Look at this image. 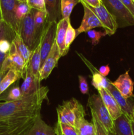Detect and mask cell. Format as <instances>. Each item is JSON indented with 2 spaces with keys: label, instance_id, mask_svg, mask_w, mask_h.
<instances>
[{
  "label": "cell",
  "instance_id": "cell-12",
  "mask_svg": "<svg viewBox=\"0 0 134 135\" xmlns=\"http://www.w3.org/2000/svg\"><path fill=\"white\" fill-rule=\"evenodd\" d=\"M80 3L82 4L84 7V15L81 25L78 28L76 29V36H78L81 33L87 32L89 30H93L95 28L101 27L103 28V26L101 21L96 16V15L91 10L89 6L84 1H81Z\"/></svg>",
  "mask_w": 134,
  "mask_h": 135
},
{
  "label": "cell",
  "instance_id": "cell-13",
  "mask_svg": "<svg viewBox=\"0 0 134 135\" xmlns=\"http://www.w3.org/2000/svg\"><path fill=\"white\" fill-rule=\"evenodd\" d=\"M61 55H60V50L56 42H55L49 54L41 67L40 71H39V79L41 82L43 80L47 79L53 70L57 65L58 61Z\"/></svg>",
  "mask_w": 134,
  "mask_h": 135
},
{
  "label": "cell",
  "instance_id": "cell-44",
  "mask_svg": "<svg viewBox=\"0 0 134 135\" xmlns=\"http://www.w3.org/2000/svg\"><path fill=\"white\" fill-rule=\"evenodd\" d=\"M1 13H0V23H1Z\"/></svg>",
  "mask_w": 134,
  "mask_h": 135
},
{
  "label": "cell",
  "instance_id": "cell-28",
  "mask_svg": "<svg viewBox=\"0 0 134 135\" xmlns=\"http://www.w3.org/2000/svg\"><path fill=\"white\" fill-rule=\"evenodd\" d=\"M110 83H111L110 80H109L107 78L100 75L98 71L92 73L91 84L98 91L102 88L106 89Z\"/></svg>",
  "mask_w": 134,
  "mask_h": 135
},
{
  "label": "cell",
  "instance_id": "cell-6",
  "mask_svg": "<svg viewBox=\"0 0 134 135\" xmlns=\"http://www.w3.org/2000/svg\"><path fill=\"white\" fill-rule=\"evenodd\" d=\"M36 118L37 117H32L1 120L0 135H22L34 123Z\"/></svg>",
  "mask_w": 134,
  "mask_h": 135
},
{
  "label": "cell",
  "instance_id": "cell-8",
  "mask_svg": "<svg viewBox=\"0 0 134 135\" xmlns=\"http://www.w3.org/2000/svg\"><path fill=\"white\" fill-rule=\"evenodd\" d=\"M56 25L57 22H47L42 31L40 38L41 67L44 63L55 42Z\"/></svg>",
  "mask_w": 134,
  "mask_h": 135
},
{
  "label": "cell",
  "instance_id": "cell-10",
  "mask_svg": "<svg viewBox=\"0 0 134 135\" xmlns=\"http://www.w3.org/2000/svg\"><path fill=\"white\" fill-rule=\"evenodd\" d=\"M89 7L101 21L106 35L112 36L115 34L117 28H118L116 20L114 16L106 9L102 3L97 7H91L90 6H89Z\"/></svg>",
  "mask_w": 134,
  "mask_h": 135
},
{
  "label": "cell",
  "instance_id": "cell-4",
  "mask_svg": "<svg viewBox=\"0 0 134 135\" xmlns=\"http://www.w3.org/2000/svg\"><path fill=\"white\" fill-rule=\"evenodd\" d=\"M35 10L31 9L30 13L20 21L19 35L24 43L32 51L35 48L40 40L38 38L34 25V14Z\"/></svg>",
  "mask_w": 134,
  "mask_h": 135
},
{
  "label": "cell",
  "instance_id": "cell-26",
  "mask_svg": "<svg viewBox=\"0 0 134 135\" xmlns=\"http://www.w3.org/2000/svg\"><path fill=\"white\" fill-rule=\"evenodd\" d=\"M47 22V13L46 11H36L34 14V25H35L38 38L40 40L41 35L45 25Z\"/></svg>",
  "mask_w": 134,
  "mask_h": 135
},
{
  "label": "cell",
  "instance_id": "cell-43",
  "mask_svg": "<svg viewBox=\"0 0 134 135\" xmlns=\"http://www.w3.org/2000/svg\"><path fill=\"white\" fill-rule=\"evenodd\" d=\"M18 1H20V2H26V1H27V0H18Z\"/></svg>",
  "mask_w": 134,
  "mask_h": 135
},
{
  "label": "cell",
  "instance_id": "cell-1",
  "mask_svg": "<svg viewBox=\"0 0 134 135\" xmlns=\"http://www.w3.org/2000/svg\"><path fill=\"white\" fill-rule=\"evenodd\" d=\"M49 88L42 86L38 90L16 101L0 103V121L22 117H38L42 104L47 99Z\"/></svg>",
  "mask_w": 134,
  "mask_h": 135
},
{
  "label": "cell",
  "instance_id": "cell-27",
  "mask_svg": "<svg viewBox=\"0 0 134 135\" xmlns=\"http://www.w3.org/2000/svg\"><path fill=\"white\" fill-rule=\"evenodd\" d=\"M80 3V0H61L60 13L62 18H70L74 7Z\"/></svg>",
  "mask_w": 134,
  "mask_h": 135
},
{
  "label": "cell",
  "instance_id": "cell-36",
  "mask_svg": "<svg viewBox=\"0 0 134 135\" xmlns=\"http://www.w3.org/2000/svg\"><path fill=\"white\" fill-rule=\"evenodd\" d=\"M79 84H80V92L83 94H87L89 92V85L85 76L79 75Z\"/></svg>",
  "mask_w": 134,
  "mask_h": 135
},
{
  "label": "cell",
  "instance_id": "cell-24",
  "mask_svg": "<svg viewBox=\"0 0 134 135\" xmlns=\"http://www.w3.org/2000/svg\"><path fill=\"white\" fill-rule=\"evenodd\" d=\"M74 127L78 135H95V127L93 122L90 123L85 118L80 119L75 123Z\"/></svg>",
  "mask_w": 134,
  "mask_h": 135
},
{
  "label": "cell",
  "instance_id": "cell-9",
  "mask_svg": "<svg viewBox=\"0 0 134 135\" xmlns=\"http://www.w3.org/2000/svg\"><path fill=\"white\" fill-rule=\"evenodd\" d=\"M26 67L27 65L25 61L17 52L15 46L12 43L11 48L3 63L1 72L4 75H6L9 70H14L19 73L22 79H24Z\"/></svg>",
  "mask_w": 134,
  "mask_h": 135
},
{
  "label": "cell",
  "instance_id": "cell-19",
  "mask_svg": "<svg viewBox=\"0 0 134 135\" xmlns=\"http://www.w3.org/2000/svg\"><path fill=\"white\" fill-rule=\"evenodd\" d=\"M70 22V18H62L57 22L56 25L55 42L60 50L61 57L64 56L67 54L66 51L64 40H65L66 32Z\"/></svg>",
  "mask_w": 134,
  "mask_h": 135
},
{
  "label": "cell",
  "instance_id": "cell-14",
  "mask_svg": "<svg viewBox=\"0 0 134 135\" xmlns=\"http://www.w3.org/2000/svg\"><path fill=\"white\" fill-rule=\"evenodd\" d=\"M111 83L125 98L129 99L133 96L134 83L129 75V71L120 75L115 81L111 82Z\"/></svg>",
  "mask_w": 134,
  "mask_h": 135
},
{
  "label": "cell",
  "instance_id": "cell-20",
  "mask_svg": "<svg viewBox=\"0 0 134 135\" xmlns=\"http://www.w3.org/2000/svg\"><path fill=\"white\" fill-rule=\"evenodd\" d=\"M113 135H133L131 120L123 113L114 120Z\"/></svg>",
  "mask_w": 134,
  "mask_h": 135
},
{
  "label": "cell",
  "instance_id": "cell-2",
  "mask_svg": "<svg viewBox=\"0 0 134 135\" xmlns=\"http://www.w3.org/2000/svg\"><path fill=\"white\" fill-rule=\"evenodd\" d=\"M57 122L74 127L75 123L80 119L85 118V112L81 103L74 98L63 102L56 108Z\"/></svg>",
  "mask_w": 134,
  "mask_h": 135
},
{
  "label": "cell",
  "instance_id": "cell-40",
  "mask_svg": "<svg viewBox=\"0 0 134 135\" xmlns=\"http://www.w3.org/2000/svg\"><path fill=\"white\" fill-rule=\"evenodd\" d=\"M54 129H55V133H56V135H63V134L60 133V130H59V127H58V126L56 125V126H55V128Z\"/></svg>",
  "mask_w": 134,
  "mask_h": 135
},
{
  "label": "cell",
  "instance_id": "cell-30",
  "mask_svg": "<svg viewBox=\"0 0 134 135\" xmlns=\"http://www.w3.org/2000/svg\"><path fill=\"white\" fill-rule=\"evenodd\" d=\"M76 37H77V36H76V29L72 27V26L71 25V22H70L68 28H67L66 32L65 40H64L66 51L67 54L69 51L70 45L72 44V42H74V40Z\"/></svg>",
  "mask_w": 134,
  "mask_h": 135
},
{
  "label": "cell",
  "instance_id": "cell-21",
  "mask_svg": "<svg viewBox=\"0 0 134 135\" xmlns=\"http://www.w3.org/2000/svg\"><path fill=\"white\" fill-rule=\"evenodd\" d=\"M60 2L61 0H45L47 13V22H58L62 19Z\"/></svg>",
  "mask_w": 134,
  "mask_h": 135
},
{
  "label": "cell",
  "instance_id": "cell-11",
  "mask_svg": "<svg viewBox=\"0 0 134 135\" xmlns=\"http://www.w3.org/2000/svg\"><path fill=\"white\" fill-rule=\"evenodd\" d=\"M16 34L2 21L0 23V71L3 63L10 51Z\"/></svg>",
  "mask_w": 134,
  "mask_h": 135
},
{
  "label": "cell",
  "instance_id": "cell-23",
  "mask_svg": "<svg viewBox=\"0 0 134 135\" xmlns=\"http://www.w3.org/2000/svg\"><path fill=\"white\" fill-rule=\"evenodd\" d=\"M12 43L15 46L17 52L22 57V59H24V61L26 63V65H28V64L29 63V61H30V57H31L32 53V51L30 50L28 47V46L24 43L23 40H22L21 37L20 36L19 34H17L14 36Z\"/></svg>",
  "mask_w": 134,
  "mask_h": 135
},
{
  "label": "cell",
  "instance_id": "cell-29",
  "mask_svg": "<svg viewBox=\"0 0 134 135\" xmlns=\"http://www.w3.org/2000/svg\"><path fill=\"white\" fill-rule=\"evenodd\" d=\"M31 8L28 5L27 3L26 2H20L17 5V8H16V18L18 22L20 23V21L30 13L31 11Z\"/></svg>",
  "mask_w": 134,
  "mask_h": 135
},
{
  "label": "cell",
  "instance_id": "cell-3",
  "mask_svg": "<svg viewBox=\"0 0 134 135\" xmlns=\"http://www.w3.org/2000/svg\"><path fill=\"white\" fill-rule=\"evenodd\" d=\"M87 107L90 109L91 115L98 119L108 133L111 135L114 134V120L108 112L99 94L89 96Z\"/></svg>",
  "mask_w": 134,
  "mask_h": 135
},
{
  "label": "cell",
  "instance_id": "cell-16",
  "mask_svg": "<svg viewBox=\"0 0 134 135\" xmlns=\"http://www.w3.org/2000/svg\"><path fill=\"white\" fill-rule=\"evenodd\" d=\"M98 92L113 120L116 119L123 114V112L118 104H117L116 101L114 100L113 96L107 89L102 88L99 90Z\"/></svg>",
  "mask_w": 134,
  "mask_h": 135
},
{
  "label": "cell",
  "instance_id": "cell-33",
  "mask_svg": "<svg viewBox=\"0 0 134 135\" xmlns=\"http://www.w3.org/2000/svg\"><path fill=\"white\" fill-rule=\"evenodd\" d=\"M56 125L63 135H78L74 127L71 126L68 124L60 123L59 122H57Z\"/></svg>",
  "mask_w": 134,
  "mask_h": 135
},
{
  "label": "cell",
  "instance_id": "cell-41",
  "mask_svg": "<svg viewBox=\"0 0 134 135\" xmlns=\"http://www.w3.org/2000/svg\"><path fill=\"white\" fill-rule=\"evenodd\" d=\"M131 127H132L133 135H134V120H131Z\"/></svg>",
  "mask_w": 134,
  "mask_h": 135
},
{
  "label": "cell",
  "instance_id": "cell-35",
  "mask_svg": "<svg viewBox=\"0 0 134 135\" xmlns=\"http://www.w3.org/2000/svg\"><path fill=\"white\" fill-rule=\"evenodd\" d=\"M92 115V122L95 127V135H110L105 128L101 125V123L93 115Z\"/></svg>",
  "mask_w": 134,
  "mask_h": 135
},
{
  "label": "cell",
  "instance_id": "cell-5",
  "mask_svg": "<svg viewBox=\"0 0 134 135\" xmlns=\"http://www.w3.org/2000/svg\"><path fill=\"white\" fill-rule=\"evenodd\" d=\"M108 11L116 20L118 27L132 26L134 17L120 0H101Z\"/></svg>",
  "mask_w": 134,
  "mask_h": 135
},
{
  "label": "cell",
  "instance_id": "cell-37",
  "mask_svg": "<svg viewBox=\"0 0 134 135\" xmlns=\"http://www.w3.org/2000/svg\"><path fill=\"white\" fill-rule=\"evenodd\" d=\"M126 8L130 11L134 17V1L133 0H120Z\"/></svg>",
  "mask_w": 134,
  "mask_h": 135
},
{
  "label": "cell",
  "instance_id": "cell-42",
  "mask_svg": "<svg viewBox=\"0 0 134 135\" xmlns=\"http://www.w3.org/2000/svg\"><path fill=\"white\" fill-rule=\"evenodd\" d=\"M5 75H4L3 73H2L1 72V71H0V83H1V80H2V79H3V78L4 77V76H5Z\"/></svg>",
  "mask_w": 134,
  "mask_h": 135
},
{
  "label": "cell",
  "instance_id": "cell-17",
  "mask_svg": "<svg viewBox=\"0 0 134 135\" xmlns=\"http://www.w3.org/2000/svg\"><path fill=\"white\" fill-rule=\"evenodd\" d=\"M109 92L111 94L112 96L116 101L117 104L122 109L123 114L126 115L130 120H131L133 117V105L131 104L127 100V99L125 98L120 92L110 83L106 88Z\"/></svg>",
  "mask_w": 134,
  "mask_h": 135
},
{
  "label": "cell",
  "instance_id": "cell-32",
  "mask_svg": "<svg viewBox=\"0 0 134 135\" xmlns=\"http://www.w3.org/2000/svg\"><path fill=\"white\" fill-rule=\"evenodd\" d=\"M23 97L21 92V89L18 86H14L11 89L6 98L7 102L16 101L21 99Z\"/></svg>",
  "mask_w": 134,
  "mask_h": 135
},
{
  "label": "cell",
  "instance_id": "cell-7",
  "mask_svg": "<svg viewBox=\"0 0 134 135\" xmlns=\"http://www.w3.org/2000/svg\"><path fill=\"white\" fill-rule=\"evenodd\" d=\"M20 1L18 0H0V13L1 21L17 35L19 34L20 23L16 18V8Z\"/></svg>",
  "mask_w": 134,
  "mask_h": 135
},
{
  "label": "cell",
  "instance_id": "cell-34",
  "mask_svg": "<svg viewBox=\"0 0 134 135\" xmlns=\"http://www.w3.org/2000/svg\"><path fill=\"white\" fill-rule=\"evenodd\" d=\"M28 5L36 11H46L45 0H27Z\"/></svg>",
  "mask_w": 134,
  "mask_h": 135
},
{
  "label": "cell",
  "instance_id": "cell-25",
  "mask_svg": "<svg viewBox=\"0 0 134 135\" xmlns=\"http://www.w3.org/2000/svg\"><path fill=\"white\" fill-rule=\"evenodd\" d=\"M20 78H22V76L19 73L14 70H9L0 83V96L11 85H12Z\"/></svg>",
  "mask_w": 134,
  "mask_h": 135
},
{
  "label": "cell",
  "instance_id": "cell-18",
  "mask_svg": "<svg viewBox=\"0 0 134 135\" xmlns=\"http://www.w3.org/2000/svg\"><path fill=\"white\" fill-rule=\"evenodd\" d=\"M22 135H56L55 129L47 125L41 117H37L34 123Z\"/></svg>",
  "mask_w": 134,
  "mask_h": 135
},
{
  "label": "cell",
  "instance_id": "cell-38",
  "mask_svg": "<svg viewBox=\"0 0 134 135\" xmlns=\"http://www.w3.org/2000/svg\"><path fill=\"white\" fill-rule=\"evenodd\" d=\"M110 71V67L109 65H102L100 67V68L98 69V73L100 75H102V76L106 77L109 74Z\"/></svg>",
  "mask_w": 134,
  "mask_h": 135
},
{
  "label": "cell",
  "instance_id": "cell-22",
  "mask_svg": "<svg viewBox=\"0 0 134 135\" xmlns=\"http://www.w3.org/2000/svg\"><path fill=\"white\" fill-rule=\"evenodd\" d=\"M41 44L39 41L38 46L32 51L30 61L27 67L30 69L32 73L36 77L39 78V71L41 69Z\"/></svg>",
  "mask_w": 134,
  "mask_h": 135
},
{
  "label": "cell",
  "instance_id": "cell-45",
  "mask_svg": "<svg viewBox=\"0 0 134 135\" xmlns=\"http://www.w3.org/2000/svg\"><path fill=\"white\" fill-rule=\"evenodd\" d=\"M80 2H81V1H84V0H80Z\"/></svg>",
  "mask_w": 134,
  "mask_h": 135
},
{
  "label": "cell",
  "instance_id": "cell-39",
  "mask_svg": "<svg viewBox=\"0 0 134 135\" xmlns=\"http://www.w3.org/2000/svg\"><path fill=\"white\" fill-rule=\"evenodd\" d=\"M84 1L91 7H97L102 4L101 0H84Z\"/></svg>",
  "mask_w": 134,
  "mask_h": 135
},
{
  "label": "cell",
  "instance_id": "cell-46",
  "mask_svg": "<svg viewBox=\"0 0 134 135\" xmlns=\"http://www.w3.org/2000/svg\"><path fill=\"white\" fill-rule=\"evenodd\" d=\"M133 1H134V0H133Z\"/></svg>",
  "mask_w": 134,
  "mask_h": 135
},
{
  "label": "cell",
  "instance_id": "cell-31",
  "mask_svg": "<svg viewBox=\"0 0 134 135\" xmlns=\"http://www.w3.org/2000/svg\"><path fill=\"white\" fill-rule=\"evenodd\" d=\"M87 35L91 41V43L93 46H96L98 44L99 42L101 40V38L106 35L105 32L97 31L95 30H91L87 32Z\"/></svg>",
  "mask_w": 134,
  "mask_h": 135
},
{
  "label": "cell",
  "instance_id": "cell-15",
  "mask_svg": "<svg viewBox=\"0 0 134 135\" xmlns=\"http://www.w3.org/2000/svg\"><path fill=\"white\" fill-rule=\"evenodd\" d=\"M23 79V83L20 87L22 96H29L36 92L42 87L39 78L34 76L28 67H26Z\"/></svg>",
  "mask_w": 134,
  "mask_h": 135
}]
</instances>
